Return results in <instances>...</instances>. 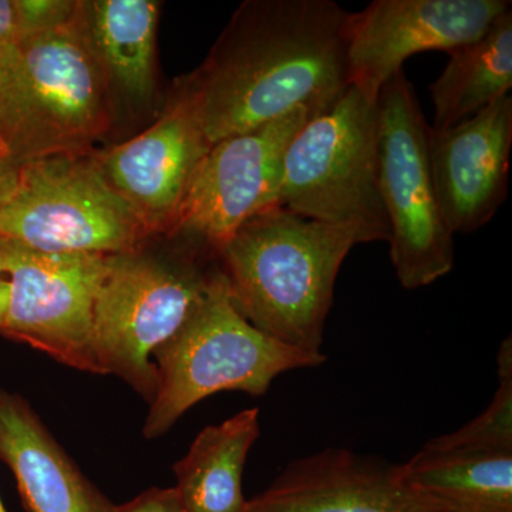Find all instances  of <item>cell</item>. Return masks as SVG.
<instances>
[{
    "label": "cell",
    "instance_id": "obj_25",
    "mask_svg": "<svg viewBox=\"0 0 512 512\" xmlns=\"http://www.w3.org/2000/svg\"><path fill=\"white\" fill-rule=\"evenodd\" d=\"M9 301V282L6 276L0 274V326H2L3 318H5L6 308Z\"/></svg>",
    "mask_w": 512,
    "mask_h": 512
},
{
    "label": "cell",
    "instance_id": "obj_4",
    "mask_svg": "<svg viewBox=\"0 0 512 512\" xmlns=\"http://www.w3.org/2000/svg\"><path fill=\"white\" fill-rule=\"evenodd\" d=\"M153 359L158 386L143 429L148 440L167 433L205 397L224 390L262 396L276 376L326 362L322 352L285 345L248 322L221 268L200 305Z\"/></svg>",
    "mask_w": 512,
    "mask_h": 512
},
{
    "label": "cell",
    "instance_id": "obj_10",
    "mask_svg": "<svg viewBox=\"0 0 512 512\" xmlns=\"http://www.w3.org/2000/svg\"><path fill=\"white\" fill-rule=\"evenodd\" d=\"M316 114L295 110L212 144L192 177L171 234L200 242L218 256L245 222L279 207L286 148Z\"/></svg>",
    "mask_w": 512,
    "mask_h": 512
},
{
    "label": "cell",
    "instance_id": "obj_6",
    "mask_svg": "<svg viewBox=\"0 0 512 512\" xmlns=\"http://www.w3.org/2000/svg\"><path fill=\"white\" fill-rule=\"evenodd\" d=\"M218 271H204L194 258L164 261L140 249L107 256L93 313L101 375L120 377L153 402L158 386L154 350L187 322Z\"/></svg>",
    "mask_w": 512,
    "mask_h": 512
},
{
    "label": "cell",
    "instance_id": "obj_21",
    "mask_svg": "<svg viewBox=\"0 0 512 512\" xmlns=\"http://www.w3.org/2000/svg\"><path fill=\"white\" fill-rule=\"evenodd\" d=\"M19 37L66 25L77 18L82 2L74 0H15Z\"/></svg>",
    "mask_w": 512,
    "mask_h": 512
},
{
    "label": "cell",
    "instance_id": "obj_17",
    "mask_svg": "<svg viewBox=\"0 0 512 512\" xmlns=\"http://www.w3.org/2000/svg\"><path fill=\"white\" fill-rule=\"evenodd\" d=\"M259 437V410L249 409L198 434L187 456L174 464L187 512H247L242 474Z\"/></svg>",
    "mask_w": 512,
    "mask_h": 512
},
{
    "label": "cell",
    "instance_id": "obj_5",
    "mask_svg": "<svg viewBox=\"0 0 512 512\" xmlns=\"http://www.w3.org/2000/svg\"><path fill=\"white\" fill-rule=\"evenodd\" d=\"M279 207L353 229L360 244L389 242L377 185V101L350 86L303 124L286 148Z\"/></svg>",
    "mask_w": 512,
    "mask_h": 512
},
{
    "label": "cell",
    "instance_id": "obj_14",
    "mask_svg": "<svg viewBox=\"0 0 512 512\" xmlns=\"http://www.w3.org/2000/svg\"><path fill=\"white\" fill-rule=\"evenodd\" d=\"M247 512H440L404 484L400 466L348 450L293 461Z\"/></svg>",
    "mask_w": 512,
    "mask_h": 512
},
{
    "label": "cell",
    "instance_id": "obj_22",
    "mask_svg": "<svg viewBox=\"0 0 512 512\" xmlns=\"http://www.w3.org/2000/svg\"><path fill=\"white\" fill-rule=\"evenodd\" d=\"M117 512H187L173 488H150L134 500L119 505Z\"/></svg>",
    "mask_w": 512,
    "mask_h": 512
},
{
    "label": "cell",
    "instance_id": "obj_8",
    "mask_svg": "<svg viewBox=\"0 0 512 512\" xmlns=\"http://www.w3.org/2000/svg\"><path fill=\"white\" fill-rule=\"evenodd\" d=\"M429 124L402 72L377 100V185L390 227V258L404 289L424 288L454 266L451 234L434 191Z\"/></svg>",
    "mask_w": 512,
    "mask_h": 512
},
{
    "label": "cell",
    "instance_id": "obj_24",
    "mask_svg": "<svg viewBox=\"0 0 512 512\" xmlns=\"http://www.w3.org/2000/svg\"><path fill=\"white\" fill-rule=\"evenodd\" d=\"M20 164L10 156H0V208L9 200L18 183Z\"/></svg>",
    "mask_w": 512,
    "mask_h": 512
},
{
    "label": "cell",
    "instance_id": "obj_1",
    "mask_svg": "<svg viewBox=\"0 0 512 512\" xmlns=\"http://www.w3.org/2000/svg\"><path fill=\"white\" fill-rule=\"evenodd\" d=\"M332 0H264L239 10L188 77L211 144L308 109L323 113L349 89L345 23Z\"/></svg>",
    "mask_w": 512,
    "mask_h": 512
},
{
    "label": "cell",
    "instance_id": "obj_3",
    "mask_svg": "<svg viewBox=\"0 0 512 512\" xmlns=\"http://www.w3.org/2000/svg\"><path fill=\"white\" fill-rule=\"evenodd\" d=\"M83 6V2H82ZM82 6L72 22L0 49V136L19 164L84 154L111 124V86Z\"/></svg>",
    "mask_w": 512,
    "mask_h": 512
},
{
    "label": "cell",
    "instance_id": "obj_7",
    "mask_svg": "<svg viewBox=\"0 0 512 512\" xmlns=\"http://www.w3.org/2000/svg\"><path fill=\"white\" fill-rule=\"evenodd\" d=\"M146 237L89 153L20 164L15 190L0 208V238L47 254H124Z\"/></svg>",
    "mask_w": 512,
    "mask_h": 512
},
{
    "label": "cell",
    "instance_id": "obj_16",
    "mask_svg": "<svg viewBox=\"0 0 512 512\" xmlns=\"http://www.w3.org/2000/svg\"><path fill=\"white\" fill-rule=\"evenodd\" d=\"M84 26L109 79L127 99L146 103L156 89L160 3L154 0L83 2Z\"/></svg>",
    "mask_w": 512,
    "mask_h": 512
},
{
    "label": "cell",
    "instance_id": "obj_9",
    "mask_svg": "<svg viewBox=\"0 0 512 512\" xmlns=\"http://www.w3.org/2000/svg\"><path fill=\"white\" fill-rule=\"evenodd\" d=\"M107 256L47 254L0 238V274L9 282L0 333L63 365L101 375L93 313Z\"/></svg>",
    "mask_w": 512,
    "mask_h": 512
},
{
    "label": "cell",
    "instance_id": "obj_15",
    "mask_svg": "<svg viewBox=\"0 0 512 512\" xmlns=\"http://www.w3.org/2000/svg\"><path fill=\"white\" fill-rule=\"evenodd\" d=\"M0 461L28 512H117L57 443L23 397L0 387Z\"/></svg>",
    "mask_w": 512,
    "mask_h": 512
},
{
    "label": "cell",
    "instance_id": "obj_18",
    "mask_svg": "<svg viewBox=\"0 0 512 512\" xmlns=\"http://www.w3.org/2000/svg\"><path fill=\"white\" fill-rule=\"evenodd\" d=\"M400 474L440 512H512V453L421 450Z\"/></svg>",
    "mask_w": 512,
    "mask_h": 512
},
{
    "label": "cell",
    "instance_id": "obj_20",
    "mask_svg": "<svg viewBox=\"0 0 512 512\" xmlns=\"http://www.w3.org/2000/svg\"><path fill=\"white\" fill-rule=\"evenodd\" d=\"M500 387L487 410L454 433L430 440L427 451L512 453V346L504 340L498 353Z\"/></svg>",
    "mask_w": 512,
    "mask_h": 512
},
{
    "label": "cell",
    "instance_id": "obj_23",
    "mask_svg": "<svg viewBox=\"0 0 512 512\" xmlns=\"http://www.w3.org/2000/svg\"><path fill=\"white\" fill-rule=\"evenodd\" d=\"M19 39L15 0H0V49Z\"/></svg>",
    "mask_w": 512,
    "mask_h": 512
},
{
    "label": "cell",
    "instance_id": "obj_12",
    "mask_svg": "<svg viewBox=\"0 0 512 512\" xmlns=\"http://www.w3.org/2000/svg\"><path fill=\"white\" fill-rule=\"evenodd\" d=\"M211 146L185 80L153 126L93 157L148 235L171 234L192 177Z\"/></svg>",
    "mask_w": 512,
    "mask_h": 512
},
{
    "label": "cell",
    "instance_id": "obj_26",
    "mask_svg": "<svg viewBox=\"0 0 512 512\" xmlns=\"http://www.w3.org/2000/svg\"><path fill=\"white\" fill-rule=\"evenodd\" d=\"M0 156H9L8 150H6L5 144H3L2 136H0Z\"/></svg>",
    "mask_w": 512,
    "mask_h": 512
},
{
    "label": "cell",
    "instance_id": "obj_19",
    "mask_svg": "<svg viewBox=\"0 0 512 512\" xmlns=\"http://www.w3.org/2000/svg\"><path fill=\"white\" fill-rule=\"evenodd\" d=\"M443 72L431 83L433 128L476 116L512 89V10L494 20L483 36L448 53Z\"/></svg>",
    "mask_w": 512,
    "mask_h": 512
},
{
    "label": "cell",
    "instance_id": "obj_11",
    "mask_svg": "<svg viewBox=\"0 0 512 512\" xmlns=\"http://www.w3.org/2000/svg\"><path fill=\"white\" fill-rule=\"evenodd\" d=\"M508 9V0H375L360 12H349V84L377 101L409 57L468 45Z\"/></svg>",
    "mask_w": 512,
    "mask_h": 512
},
{
    "label": "cell",
    "instance_id": "obj_2",
    "mask_svg": "<svg viewBox=\"0 0 512 512\" xmlns=\"http://www.w3.org/2000/svg\"><path fill=\"white\" fill-rule=\"evenodd\" d=\"M353 229L275 207L245 222L218 252L239 312L285 345L320 352Z\"/></svg>",
    "mask_w": 512,
    "mask_h": 512
},
{
    "label": "cell",
    "instance_id": "obj_27",
    "mask_svg": "<svg viewBox=\"0 0 512 512\" xmlns=\"http://www.w3.org/2000/svg\"><path fill=\"white\" fill-rule=\"evenodd\" d=\"M0 512H8L6 511L5 505L2 503V498H0Z\"/></svg>",
    "mask_w": 512,
    "mask_h": 512
},
{
    "label": "cell",
    "instance_id": "obj_13",
    "mask_svg": "<svg viewBox=\"0 0 512 512\" xmlns=\"http://www.w3.org/2000/svg\"><path fill=\"white\" fill-rule=\"evenodd\" d=\"M431 178L451 234L488 224L507 200L512 99L505 96L468 120L429 128Z\"/></svg>",
    "mask_w": 512,
    "mask_h": 512
}]
</instances>
